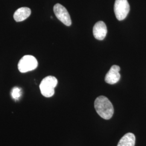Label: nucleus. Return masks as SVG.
<instances>
[{"label": "nucleus", "mask_w": 146, "mask_h": 146, "mask_svg": "<svg viewBox=\"0 0 146 146\" xmlns=\"http://www.w3.org/2000/svg\"><path fill=\"white\" fill-rule=\"evenodd\" d=\"M97 113L105 120L110 119L114 114V107L109 99L104 96L97 98L94 102Z\"/></svg>", "instance_id": "nucleus-1"}, {"label": "nucleus", "mask_w": 146, "mask_h": 146, "mask_svg": "<svg viewBox=\"0 0 146 146\" xmlns=\"http://www.w3.org/2000/svg\"><path fill=\"white\" fill-rule=\"evenodd\" d=\"M57 78L52 76H48L43 78L40 84V89L43 96L50 98L55 93V88L58 84Z\"/></svg>", "instance_id": "nucleus-2"}, {"label": "nucleus", "mask_w": 146, "mask_h": 146, "mask_svg": "<svg viewBox=\"0 0 146 146\" xmlns=\"http://www.w3.org/2000/svg\"><path fill=\"white\" fill-rule=\"evenodd\" d=\"M38 66L36 58L32 55H25L18 63V69L21 73H25L35 69Z\"/></svg>", "instance_id": "nucleus-3"}, {"label": "nucleus", "mask_w": 146, "mask_h": 146, "mask_svg": "<svg viewBox=\"0 0 146 146\" xmlns=\"http://www.w3.org/2000/svg\"><path fill=\"white\" fill-rule=\"evenodd\" d=\"M114 10L116 19L119 21H122L129 13L130 5L127 0H115Z\"/></svg>", "instance_id": "nucleus-4"}, {"label": "nucleus", "mask_w": 146, "mask_h": 146, "mask_svg": "<svg viewBox=\"0 0 146 146\" xmlns=\"http://www.w3.org/2000/svg\"><path fill=\"white\" fill-rule=\"evenodd\" d=\"M54 14L58 19L67 26L72 25V20L67 9L62 5L57 3L53 8Z\"/></svg>", "instance_id": "nucleus-5"}, {"label": "nucleus", "mask_w": 146, "mask_h": 146, "mask_svg": "<svg viewBox=\"0 0 146 146\" xmlns=\"http://www.w3.org/2000/svg\"><path fill=\"white\" fill-rule=\"evenodd\" d=\"M120 67L116 65H113L105 76V81L107 84H114L118 82L121 78Z\"/></svg>", "instance_id": "nucleus-6"}, {"label": "nucleus", "mask_w": 146, "mask_h": 146, "mask_svg": "<svg viewBox=\"0 0 146 146\" xmlns=\"http://www.w3.org/2000/svg\"><path fill=\"white\" fill-rule=\"evenodd\" d=\"M93 31L94 37L96 39L103 40L107 33V26L103 21H99L95 24Z\"/></svg>", "instance_id": "nucleus-7"}, {"label": "nucleus", "mask_w": 146, "mask_h": 146, "mask_svg": "<svg viewBox=\"0 0 146 146\" xmlns=\"http://www.w3.org/2000/svg\"><path fill=\"white\" fill-rule=\"evenodd\" d=\"M31 14V10L28 7H21L16 11L14 14V19L16 22L24 21Z\"/></svg>", "instance_id": "nucleus-8"}, {"label": "nucleus", "mask_w": 146, "mask_h": 146, "mask_svg": "<svg viewBox=\"0 0 146 146\" xmlns=\"http://www.w3.org/2000/svg\"><path fill=\"white\" fill-rule=\"evenodd\" d=\"M135 136L131 133H127L121 137L117 146H135Z\"/></svg>", "instance_id": "nucleus-9"}, {"label": "nucleus", "mask_w": 146, "mask_h": 146, "mask_svg": "<svg viewBox=\"0 0 146 146\" xmlns=\"http://www.w3.org/2000/svg\"><path fill=\"white\" fill-rule=\"evenodd\" d=\"M21 89L19 88V87H14V88L12 89L11 92V96L14 99L16 100H18L20 98L21 96Z\"/></svg>", "instance_id": "nucleus-10"}]
</instances>
